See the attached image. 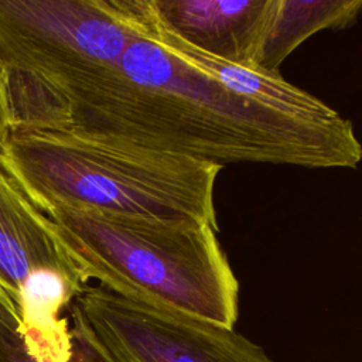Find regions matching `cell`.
Segmentation results:
<instances>
[{"mask_svg":"<svg viewBox=\"0 0 362 362\" xmlns=\"http://www.w3.org/2000/svg\"><path fill=\"white\" fill-rule=\"evenodd\" d=\"M31 130L222 167L355 168L362 160V144L346 117L314 122L272 109L195 71L144 34L130 41L115 66L40 96Z\"/></svg>","mask_w":362,"mask_h":362,"instance_id":"1","label":"cell"},{"mask_svg":"<svg viewBox=\"0 0 362 362\" xmlns=\"http://www.w3.org/2000/svg\"><path fill=\"white\" fill-rule=\"evenodd\" d=\"M47 216L88 280L139 304L235 327L239 281L212 226L68 208Z\"/></svg>","mask_w":362,"mask_h":362,"instance_id":"2","label":"cell"},{"mask_svg":"<svg viewBox=\"0 0 362 362\" xmlns=\"http://www.w3.org/2000/svg\"><path fill=\"white\" fill-rule=\"evenodd\" d=\"M0 165L44 214L68 208L194 221L219 230L214 202L219 164L106 147L59 132H11Z\"/></svg>","mask_w":362,"mask_h":362,"instance_id":"3","label":"cell"},{"mask_svg":"<svg viewBox=\"0 0 362 362\" xmlns=\"http://www.w3.org/2000/svg\"><path fill=\"white\" fill-rule=\"evenodd\" d=\"M137 35L129 0H0L10 105L105 72Z\"/></svg>","mask_w":362,"mask_h":362,"instance_id":"4","label":"cell"},{"mask_svg":"<svg viewBox=\"0 0 362 362\" xmlns=\"http://www.w3.org/2000/svg\"><path fill=\"white\" fill-rule=\"evenodd\" d=\"M74 303L117 362H273L233 328L88 286Z\"/></svg>","mask_w":362,"mask_h":362,"instance_id":"5","label":"cell"},{"mask_svg":"<svg viewBox=\"0 0 362 362\" xmlns=\"http://www.w3.org/2000/svg\"><path fill=\"white\" fill-rule=\"evenodd\" d=\"M40 270L59 273L81 287L89 286L82 269L57 239L51 219L0 165V305L16 318L23 286Z\"/></svg>","mask_w":362,"mask_h":362,"instance_id":"6","label":"cell"},{"mask_svg":"<svg viewBox=\"0 0 362 362\" xmlns=\"http://www.w3.org/2000/svg\"><path fill=\"white\" fill-rule=\"evenodd\" d=\"M157 21L181 41L240 65L256 54L273 0H150Z\"/></svg>","mask_w":362,"mask_h":362,"instance_id":"7","label":"cell"},{"mask_svg":"<svg viewBox=\"0 0 362 362\" xmlns=\"http://www.w3.org/2000/svg\"><path fill=\"white\" fill-rule=\"evenodd\" d=\"M134 10L141 34L156 40L178 59L228 89L294 117L314 122H334L341 117L335 109L290 83L280 72L229 62L181 41L157 21L150 0H134Z\"/></svg>","mask_w":362,"mask_h":362,"instance_id":"8","label":"cell"},{"mask_svg":"<svg viewBox=\"0 0 362 362\" xmlns=\"http://www.w3.org/2000/svg\"><path fill=\"white\" fill-rule=\"evenodd\" d=\"M86 287L48 270L33 273L24 283L17 321L30 354L38 362H65L69 358L71 325L68 318L59 317V313Z\"/></svg>","mask_w":362,"mask_h":362,"instance_id":"9","label":"cell"},{"mask_svg":"<svg viewBox=\"0 0 362 362\" xmlns=\"http://www.w3.org/2000/svg\"><path fill=\"white\" fill-rule=\"evenodd\" d=\"M362 14V0H273L256 54V65L280 72L283 61L322 30H344Z\"/></svg>","mask_w":362,"mask_h":362,"instance_id":"10","label":"cell"},{"mask_svg":"<svg viewBox=\"0 0 362 362\" xmlns=\"http://www.w3.org/2000/svg\"><path fill=\"white\" fill-rule=\"evenodd\" d=\"M72 348L65 362H117L103 345L75 303L69 305ZM0 362H38L30 354L17 318L0 305Z\"/></svg>","mask_w":362,"mask_h":362,"instance_id":"11","label":"cell"},{"mask_svg":"<svg viewBox=\"0 0 362 362\" xmlns=\"http://www.w3.org/2000/svg\"><path fill=\"white\" fill-rule=\"evenodd\" d=\"M11 133V112L7 88V74L0 62V148Z\"/></svg>","mask_w":362,"mask_h":362,"instance_id":"12","label":"cell"}]
</instances>
